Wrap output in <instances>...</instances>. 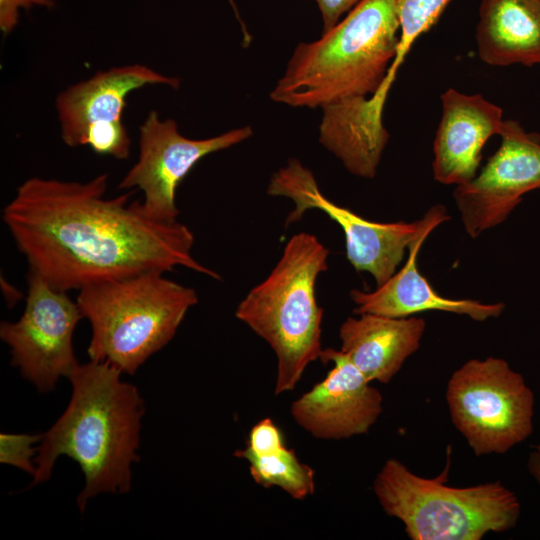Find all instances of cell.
<instances>
[{
  "label": "cell",
  "mask_w": 540,
  "mask_h": 540,
  "mask_svg": "<svg viewBox=\"0 0 540 540\" xmlns=\"http://www.w3.org/2000/svg\"><path fill=\"white\" fill-rule=\"evenodd\" d=\"M108 174L88 182L32 177L2 218L32 272L67 292L144 272L185 267L220 279L192 256L194 236L176 221L146 216L132 192L105 198Z\"/></svg>",
  "instance_id": "obj_1"
},
{
  "label": "cell",
  "mask_w": 540,
  "mask_h": 540,
  "mask_svg": "<svg viewBox=\"0 0 540 540\" xmlns=\"http://www.w3.org/2000/svg\"><path fill=\"white\" fill-rule=\"evenodd\" d=\"M121 373L107 362L90 360L69 375L70 402L42 434L30 487L47 481L57 458L65 455L80 466L85 477L77 498L81 512L99 493L130 490L131 465L139 461L136 451L145 406L138 389L122 381Z\"/></svg>",
  "instance_id": "obj_2"
},
{
  "label": "cell",
  "mask_w": 540,
  "mask_h": 540,
  "mask_svg": "<svg viewBox=\"0 0 540 540\" xmlns=\"http://www.w3.org/2000/svg\"><path fill=\"white\" fill-rule=\"evenodd\" d=\"M398 41V0H361L320 39L297 46L270 97L306 108L370 97L382 84Z\"/></svg>",
  "instance_id": "obj_3"
},
{
  "label": "cell",
  "mask_w": 540,
  "mask_h": 540,
  "mask_svg": "<svg viewBox=\"0 0 540 540\" xmlns=\"http://www.w3.org/2000/svg\"><path fill=\"white\" fill-rule=\"evenodd\" d=\"M328 254L316 236L295 234L268 277L237 306L236 317L276 355V395L293 390L306 367L320 358L323 309L315 283L328 268Z\"/></svg>",
  "instance_id": "obj_4"
},
{
  "label": "cell",
  "mask_w": 540,
  "mask_h": 540,
  "mask_svg": "<svg viewBox=\"0 0 540 540\" xmlns=\"http://www.w3.org/2000/svg\"><path fill=\"white\" fill-rule=\"evenodd\" d=\"M76 302L91 325L90 360L133 375L173 339L198 295L163 272L150 271L89 284Z\"/></svg>",
  "instance_id": "obj_5"
},
{
  "label": "cell",
  "mask_w": 540,
  "mask_h": 540,
  "mask_svg": "<svg viewBox=\"0 0 540 540\" xmlns=\"http://www.w3.org/2000/svg\"><path fill=\"white\" fill-rule=\"evenodd\" d=\"M385 511L402 521L412 540H480L516 526L520 503L500 481L457 488L428 479L389 459L373 482Z\"/></svg>",
  "instance_id": "obj_6"
},
{
  "label": "cell",
  "mask_w": 540,
  "mask_h": 540,
  "mask_svg": "<svg viewBox=\"0 0 540 540\" xmlns=\"http://www.w3.org/2000/svg\"><path fill=\"white\" fill-rule=\"evenodd\" d=\"M446 401L454 426L477 456L503 454L533 431L534 394L504 359L465 362L448 381Z\"/></svg>",
  "instance_id": "obj_7"
},
{
  "label": "cell",
  "mask_w": 540,
  "mask_h": 540,
  "mask_svg": "<svg viewBox=\"0 0 540 540\" xmlns=\"http://www.w3.org/2000/svg\"><path fill=\"white\" fill-rule=\"evenodd\" d=\"M267 193L294 202L295 208L287 216L286 225L297 222L310 209L324 212L340 225L348 261L357 271L370 273L377 287L394 275L412 242L450 219L444 206L435 205L422 219L409 223L369 221L325 197L311 171L296 159L272 176Z\"/></svg>",
  "instance_id": "obj_8"
},
{
  "label": "cell",
  "mask_w": 540,
  "mask_h": 540,
  "mask_svg": "<svg viewBox=\"0 0 540 540\" xmlns=\"http://www.w3.org/2000/svg\"><path fill=\"white\" fill-rule=\"evenodd\" d=\"M66 293L29 272L22 316L0 325V338L10 347L11 364L41 393L52 391L60 377L68 378L79 365L72 338L83 315Z\"/></svg>",
  "instance_id": "obj_9"
},
{
  "label": "cell",
  "mask_w": 540,
  "mask_h": 540,
  "mask_svg": "<svg viewBox=\"0 0 540 540\" xmlns=\"http://www.w3.org/2000/svg\"><path fill=\"white\" fill-rule=\"evenodd\" d=\"M253 134L250 126L206 138L183 136L173 119L161 120L151 111L139 128V155L118 188L139 189L142 212L157 222L177 221L176 190L185 176L205 156L234 146Z\"/></svg>",
  "instance_id": "obj_10"
},
{
  "label": "cell",
  "mask_w": 540,
  "mask_h": 540,
  "mask_svg": "<svg viewBox=\"0 0 540 540\" xmlns=\"http://www.w3.org/2000/svg\"><path fill=\"white\" fill-rule=\"evenodd\" d=\"M499 136L496 153L471 181L453 192L472 238L504 222L524 194L540 189V134L504 120Z\"/></svg>",
  "instance_id": "obj_11"
},
{
  "label": "cell",
  "mask_w": 540,
  "mask_h": 540,
  "mask_svg": "<svg viewBox=\"0 0 540 540\" xmlns=\"http://www.w3.org/2000/svg\"><path fill=\"white\" fill-rule=\"evenodd\" d=\"M326 377L291 404L294 421L313 437L341 440L365 434L383 411V397L341 351L322 349Z\"/></svg>",
  "instance_id": "obj_12"
},
{
  "label": "cell",
  "mask_w": 540,
  "mask_h": 540,
  "mask_svg": "<svg viewBox=\"0 0 540 540\" xmlns=\"http://www.w3.org/2000/svg\"><path fill=\"white\" fill-rule=\"evenodd\" d=\"M441 102L433 176L442 184H466L477 175L485 143L500 134L503 111L481 94L468 95L452 88L441 95Z\"/></svg>",
  "instance_id": "obj_13"
},
{
  "label": "cell",
  "mask_w": 540,
  "mask_h": 540,
  "mask_svg": "<svg viewBox=\"0 0 540 540\" xmlns=\"http://www.w3.org/2000/svg\"><path fill=\"white\" fill-rule=\"evenodd\" d=\"M180 79L141 64L98 71L91 78L69 86L56 98L61 138L69 147L80 146L91 127L121 124L127 96L146 85L180 87Z\"/></svg>",
  "instance_id": "obj_14"
},
{
  "label": "cell",
  "mask_w": 540,
  "mask_h": 540,
  "mask_svg": "<svg viewBox=\"0 0 540 540\" xmlns=\"http://www.w3.org/2000/svg\"><path fill=\"white\" fill-rule=\"evenodd\" d=\"M427 236L423 235L409 245L405 265L375 291L350 292L356 304L353 312L402 318L420 312L444 311L467 315L475 321L499 317L505 308L502 302L484 304L469 299H450L433 289L417 267L418 253Z\"/></svg>",
  "instance_id": "obj_15"
},
{
  "label": "cell",
  "mask_w": 540,
  "mask_h": 540,
  "mask_svg": "<svg viewBox=\"0 0 540 540\" xmlns=\"http://www.w3.org/2000/svg\"><path fill=\"white\" fill-rule=\"evenodd\" d=\"M425 328L422 318L360 314L340 326V350L368 381L387 384L417 351Z\"/></svg>",
  "instance_id": "obj_16"
},
{
  "label": "cell",
  "mask_w": 540,
  "mask_h": 540,
  "mask_svg": "<svg viewBox=\"0 0 540 540\" xmlns=\"http://www.w3.org/2000/svg\"><path fill=\"white\" fill-rule=\"evenodd\" d=\"M476 42L488 65H540V0H481Z\"/></svg>",
  "instance_id": "obj_17"
},
{
  "label": "cell",
  "mask_w": 540,
  "mask_h": 540,
  "mask_svg": "<svg viewBox=\"0 0 540 540\" xmlns=\"http://www.w3.org/2000/svg\"><path fill=\"white\" fill-rule=\"evenodd\" d=\"M253 480L265 487L277 486L292 498L303 500L315 491V472L302 463L295 451L285 447L266 456L244 455Z\"/></svg>",
  "instance_id": "obj_18"
},
{
  "label": "cell",
  "mask_w": 540,
  "mask_h": 540,
  "mask_svg": "<svg viewBox=\"0 0 540 540\" xmlns=\"http://www.w3.org/2000/svg\"><path fill=\"white\" fill-rule=\"evenodd\" d=\"M451 0H398L399 31L417 40L438 20Z\"/></svg>",
  "instance_id": "obj_19"
},
{
  "label": "cell",
  "mask_w": 540,
  "mask_h": 540,
  "mask_svg": "<svg viewBox=\"0 0 540 540\" xmlns=\"http://www.w3.org/2000/svg\"><path fill=\"white\" fill-rule=\"evenodd\" d=\"M41 438L42 435L1 433V463L18 467L34 477L37 471L34 455L38 450L34 444L40 442Z\"/></svg>",
  "instance_id": "obj_20"
},
{
  "label": "cell",
  "mask_w": 540,
  "mask_h": 540,
  "mask_svg": "<svg viewBox=\"0 0 540 540\" xmlns=\"http://www.w3.org/2000/svg\"><path fill=\"white\" fill-rule=\"evenodd\" d=\"M286 446L285 437L271 418H264L250 430L246 448L237 450L235 456H266L281 451Z\"/></svg>",
  "instance_id": "obj_21"
},
{
  "label": "cell",
  "mask_w": 540,
  "mask_h": 540,
  "mask_svg": "<svg viewBox=\"0 0 540 540\" xmlns=\"http://www.w3.org/2000/svg\"><path fill=\"white\" fill-rule=\"evenodd\" d=\"M53 5L52 0H0V29L4 34L12 32L18 23L21 8L52 7Z\"/></svg>",
  "instance_id": "obj_22"
},
{
  "label": "cell",
  "mask_w": 540,
  "mask_h": 540,
  "mask_svg": "<svg viewBox=\"0 0 540 540\" xmlns=\"http://www.w3.org/2000/svg\"><path fill=\"white\" fill-rule=\"evenodd\" d=\"M317 3L323 21V33L332 29L340 18L349 13L361 0H313Z\"/></svg>",
  "instance_id": "obj_23"
},
{
  "label": "cell",
  "mask_w": 540,
  "mask_h": 540,
  "mask_svg": "<svg viewBox=\"0 0 540 540\" xmlns=\"http://www.w3.org/2000/svg\"><path fill=\"white\" fill-rule=\"evenodd\" d=\"M528 469L540 487V454L535 450L528 458Z\"/></svg>",
  "instance_id": "obj_24"
},
{
  "label": "cell",
  "mask_w": 540,
  "mask_h": 540,
  "mask_svg": "<svg viewBox=\"0 0 540 540\" xmlns=\"http://www.w3.org/2000/svg\"><path fill=\"white\" fill-rule=\"evenodd\" d=\"M229 3H230V5H231V7H232V9H233V11H234L236 17H237L238 22H239L240 25H241V29H242L243 34H244V35L248 34V31H247V29H246V26H245V24L243 23V21L241 20V17H240V15H239V12H238L237 5H236V3H235V0H229Z\"/></svg>",
  "instance_id": "obj_25"
},
{
  "label": "cell",
  "mask_w": 540,
  "mask_h": 540,
  "mask_svg": "<svg viewBox=\"0 0 540 540\" xmlns=\"http://www.w3.org/2000/svg\"><path fill=\"white\" fill-rule=\"evenodd\" d=\"M536 451L540 454V444L536 447Z\"/></svg>",
  "instance_id": "obj_26"
}]
</instances>
